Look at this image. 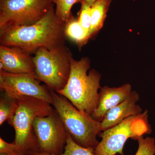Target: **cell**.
Returning <instances> with one entry per match:
<instances>
[{"label": "cell", "instance_id": "obj_2", "mask_svg": "<svg viewBox=\"0 0 155 155\" xmlns=\"http://www.w3.org/2000/svg\"><path fill=\"white\" fill-rule=\"evenodd\" d=\"M70 64L68 82L57 93L69 100L78 110L91 116L97 106L101 75L94 69L87 74L90 68L88 58L76 61L72 58Z\"/></svg>", "mask_w": 155, "mask_h": 155}, {"label": "cell", "instance_id": "obj_7", "mask_svg": "<svg viewBox=\"0 0 155 155\" xmlns=\"http://www.w3.org/2000/svg\"><path fill=\"white\" fill-rule=\"evenodd\" d=\"M54 5L51 0H0V29L35 24Z\"/></svg>", "mask_w": 155, "mask_h": 155}, {"label": "cell", "instance_id": "obj_1", "mask_svg": "<svg viewBox=\"0 0 155 155\" xmlns=\"http://www.w3.org/2000/svg\"><path fill=\"white\" fill-rule=\"evenodd\" d=\"M64 25L58 21L54 5L35 24L0 29V44L17 47L30 54L41 48L51 50L65 45Z\"/></svg>", "mask_w": 155, "mask_h": 155}, {"label": "cell", "instance_id": "obj_15", "mask_svg": "<svg viewBox=\"0 0 155 155\" xmlns=\"http://www.w3.org/2000/svg\"><path fill=\"white\" fill-rule=\"evenodd\" d=\"M19 107L17 99L3 92L0 98V125L11 119L16 114Z\"/></svg>", "mask_w": 155, "mask_h": 155}, {"label": "cell", "instance_id": "obj_17", "mask_svg": "<svg viewBox=\"0 0 155 155\" xmlns=\"http://www.w3.org/2000/svg\"><path fill=\"white\" fill-rule=\"evenodd\" d=\"M94 150L80 146L75 143L68 134L67 143L64 152L59 155H95Z\"/></svg>", "mask_w": 155, "mask_h": 155}, {"label": "cell", "instance_id": "obj_8", "mask_svg": "<svg viewBox=\"0 0 155 155\" xmlns=\"http://www.w3.org/2000/svg\"><path fill=\"white\" fill-rule=\"evenodd\" d=\"M33 127L39 152L36 155H59L64 152L68 133L54 108L47 116L37 117Z\"/></svg>", "mask_w": 155, "mask_h": 155}, {"label": "cell", "instance_id": "obj_5", "mask_svg": "<svg viewBox=\"0 0 155 155\" xmlns=\"http://www.w3.org/2000/svg\"><path fill=\"white\" fill-rule=\"evenodd\" d=\"M33 57L37 79L44 82L51 91L63 89L68 82L72 55L67 46L61 45L51 50L41 48Z\"/></svg>", "mask_w": 155, "mask_h": 155}, {"label": "cell", "instance_id": "obj_13", "mask_svg": "<svg viewBox=\"0 0 155 155\" xmlns=\"http://www.w3.org/2000/svg\"><path fill=\"white\" fill-rule=\"evenodd\" d=\"M111 2L110 0H97L91 6V37L102 27Z\"/></svg>", "mask_w": 155, "mask_h": 155}, {"label": "cell", "instance_id": "obj_19", "mask_svg": "<svg viewBox=\"0 0 155 155\" xmlns=\"http://www.w3.org/2000/svg\"><path fill=\"white\" fill-rule=\"evenodd\" d=\"M91 6L86 3H81L78 20L82 28L90 36V31L91 21ZM91 37V36H90Z\"/></svg>", "mask_w": 155, "mask_h": 155}, {"label": "cell", "instance_id": "obj_14", "mask_svg": "<svg viewBox=\"0 0 155 155\" xmlns=\"http://www.w3.org/2000/svg\"><path fill=\"white\" fill-rule=\"evenodd\" d=\"M64 32L66 38L75 42L79 48L85 44L91 38L80 25L78 19L73 16L65 23Z\"/></svg>", "mask_w": 155, "mask_h": 155}, {"label": "cell", "instance_id": "obj_20", "mask_svg": "<svg viewBox=\"0 0 155 155\" xmlns=\"http://www.w3.org/2000/svg\"><path fill=\"white\" fill-rule=\"evenodd\" d=\"M16 152L17 147L14 142L8 143L0 137V154H8Z\"/></svg>", "mask_w": 155, "mask_h": 155}, {"label": "cell", "instance_id": "obj_10", "mask_svg": "<svg viewBox=\"0 0 155 155\" xmlns=\"http://www.w3.org/2000/svg\"><path fill=\"white\" fill-rule=\"evenodd\" d=\"M13 74L35 75L33 57L30 53L17 47L0 45V71Z\"/></svg>", "mask_w": 155, "mask_h": 155}, {"label": "cell", "instance_id": "obj_12", "mask_svg": "<svg viewBox=\"0 0 155 155\" xmlns=\"http://www.w3.org/2000/svg\"><path fill=\"white\" fill-rule=\"evenodd\" d=\"M139 99L138 94L136 91H132L125 101L108 111L101 122L102 130L116 126L130 116L141 114L142 110L136 104Z\"/></svg>", "mask_w": 155, "mask_h": 155}, {"label": "cell", "instance_id": "obj_11", "mask_svg": "<svg viewBox=\"0 0 155 155\" xmlns=\"http://www.w3.org/2000/svg\"><path fill=\"white\" fill-rule=\"evenodd\" d=\"M131 89L128 83L118 87L105 86L101 88L97 106L91 116L92 118L98 122H101L108 111L127 98L132 92Z\"/></svg>", "mask_w": 155, "mask_h": 155}, {"label": "cell", "instance_id": "obj_4", "mask_svg": "<svg viewBox=\"0 0 155 155\" xmlns=\"http://www.w3.org/2000/svg\"><path fill=\"white\" fill-rule=\"evenodd\" d=\"M51 92L52 105L72 140L80 146L94 149L99 142L97 136L102 131L101 122L78 110L65 97L56 92Z\"/></svg>", "mask_w": 155, "mask_h": 155}, {"label": "cell", "instance_id": "obj_21", "mask_svg": "<svg viewBox=\"0 0 155 155\" xmlns=\"http://www.w3.org/2000/svg\"><path fill=\"white\" fill-rule=\"evenodd\" d=\"M96 1L97 0H79V2L86 3L92 6ZM110 1H112V0H110Z\"/></svg>", "mask_w": 155, "mask_h": 155}, {"label": "cell", "instance_id": "obj_22", "mask_svg": "<svg viewBox=\"0 0 155 155\" xmlns=\"http://www.w3.org/2000/svg\"><path fill=\"white\" fill-rule=\"evenodd\" d=\"M0 155H27L25 154L21 153L18 152H16L8 154H0Z\"/></svg>", "mask_w": 155, "mask_h": 155}, {"label": "cell", "instance_id": "obj_18", "mask_svg": "<svg viewBox=\"0 0 155 155\" xmlns=\"http://www.w3.org/2000/svg\"><path fill=\"white\" fill-rule=\"evenodd\" d=\"M134 140H137L138 147L134 155H155V140L153 137L143 136L136 137Z\"/></svg>", "mask_w": 155, "mask_h": 155}, {"label": "cell", "instance_id": "obj_3", "mask_svg": "<svg viewBox=\"0 0 155 155\" xmlns=\"http://www.w3.org/2000/svg\"><path fill=\"white\" fill-rule=\"evenodd\" d=\"M16 99L19 104L18 109L7 121L15 130L14 142L17 152L36 155L39 152L34 132V121L37 117L49 115L54 107L50 103L38 98L21 97Z\"/></svg>", "mask_w": 155, "mask_h": 155}, {"label": "cell", "instance_id": "obj_9", "mask_svg": "<svg viewBox=\"0 0 155 155\" xmlns=\"http://www.w3.org/2000/svg\"><path fill=\"white\" fill-rule=\"evenodd\" d=\"M0 88L9 96L38 98L52 105L51 91L40 84L35 75L29 74H13L0 71Z\"/></svg>", "mask_w": 155, "mask_h": 155}, {"label": "cell", "instance_id": "obj_6", "mask_svg": "<svg viewBox=\"0 0 155 155\" xmlns=\"http://www.w3.org/2000/svg\"><path fill=\"white\" fill-rule=\"evenodd\" d=\"M152 128L148 122V111L130 116L122 122L107 130H103L98 136L101 138L94 150L95 155H124L123 149L129 138L150 134Z\"/></svg>", "mask_w": 155, "mask_h": 155}, {"label": "cell", "instance_id": "obj_16", "mask_svg": "<svg viewBox=\"0 0 155 155\" xmlns=\"http://www.w3.org/2000/svg\"><path fill=\"white\" fill-rule=\"evenodd\" d=\"M55 6V13L59 22L65 25L72 16L71 10L79 0H51Z\"/></svg>", "mask_w": 155, "mask_h": 155}]
</instances>
